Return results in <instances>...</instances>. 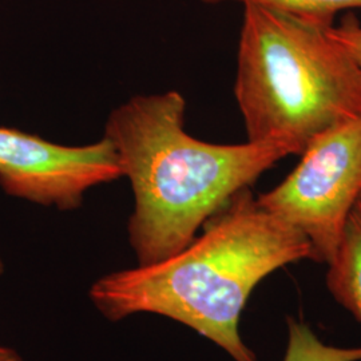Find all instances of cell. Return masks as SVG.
Listing matches in <instances>:
<instances>
[{"label":"cell","mask_w":361,"mask_h":361,"mask_svg":"<svg viewBox=\"0 0 361 361\" xmlns=\"http://www.w3.org/2000/svg\"><path fill=\"white\" fill-rule=\"evenodd\" d=\"M360 194L361 114L314 138L295 170L257 201L310 240L314 261L329 264Z\"/></svg>","instance_id":"277c9868"},{"label":"cell","mask_w":361,"mask_h":361,"mask_svg":"<svg viewBox=\"0 0 361 361\" xmlns=\"http://www.w3.org/2000/svg\"><path fill=\"white\" fill-rule=\"evenodd\" d=\"M205 4H219L225 1H240L243 4H256L271 10L292 13L300 18L334 25L335 15L344 10L361 8V0H201Z\"/></svg>","instance_id":"ba28073f"},{"label":"cell","mask_w":361,"mask_h":361,"mask_svg":"<svg viewBox=\"0 0 361 361\" xmlns=\"http://www.w3.org/2000/svg\"><path fill=\"white\" fill-rule=\"evenodd\" d=\"M313 259L310 240L238 192L180 252L114 271L91 285V302L110 322L154 313L192 328L234 361H258L238 332L241 313L261 280L288 264Z\"/></svg>","instance_id":"6da1fadb"},{"label":"cell","mask_w":361,"mask_h":361,"mask_svg":"<svg viewBox=\"0 0 361 361\" xmlns=\"http://www.w3.org/2000/svg\"><path fill=\"white\" fill-rule=\"evenodd\" d=\"M284 361H361V348H337L324 344L308 325L288 319Z\"/></svg>","instance_id":"52a82bcc"},{"label":"cell","mask_w":361,"mask_h":361,"mask_svg":"<svg viewBox=\"0 0 361 361\" xmlns=\"http://www.w3.org/2000/svg\"><path fill=\"white\" fill-rule=\"evenodd\" d=\"M328 265L326 286L331 295L361 324V194Z\"/></svg>","instance_id":"8992f818"},{"label":"cell","mask_w":361,"mask_h":361,"mask_svg":"<svg viewBox=\"0 0 361 361\" xmlns=\"http://www.w3.org/2000/svg\"><path fill=\"white\" fill-rule=\"evenodd\" d=\"M0 361H23V359L15 349L0 345Z\"/></svg>","instance_id":"30bf717a"},{"label":"cell","mask_w":361,"mask_h":361,"mask_svg":"<svg viewBox=\"0 0 361 361\" xmlns=\"http://www.w3.org/2000/svg\"><path fill=\"white\" fill-rule=\"evenodd\" d=\"M3 271H4V262H3V259L0 258V274H3Z\"/></svg>","instance_id":"8fae6325"},{"label":"cell","mask_w":361,"mask_h":361,"mask_svg":"<svg viewBox=\"0 0 361 361\" xmlns=\"http://www.w3.org/2000/svg\"><path fill=\"white\" fill-rule=\"evenodd\" d=\"M185 111L178 91L135 95L104 126L134 195L128 232L138 265L180 252L235 194L292 155L280 143L197 140L185 130Z\"/></svg>","instance_id":"7a4b0ae2"},{"label":"cell","mask_w":361,"mask_h":361,"mask_svg":"<svg viewBox=\"0 0 361 361\" xmlns=\"http://www.w3.org/2000/svg\"><path fill=\"white\" fill-rule=\"evenodd\" d=\"M326 34L340 44L361 67V25L355 15H347L338 26L326 27Z\"/></svg>","instance_id":"9c48e42d"},{"label":"cell","mask_w":361,"mask_h":361,"mask_svg":"<svg viewBox=\"0 0 361 361\" xmlns=\"http://www.w3.org/2000/svg\"><path fill=\"white\" fill-rule=\"evenodd\" d=\"M121 177L116 149L106 137L65 146L0 128V186L11 197L68 212L80 207L92 188Z\"/></svg>","instance_id":"5b68a950"},{"label":"cell","mask_w":361,"mask_h":361,"mask_svg":"<svg viewBox=\"0 0 361 361\" xmlns=\"http://www.w3.org/2000/svg\"><path fill=\"white\" fill-rule=\"evenodd\" d=\"M326 27L244 4L234 97L249 142L301 155L324 131L360 116L361 67Z\"/></svg>","instance_id":"3957f363"}]
</instances>
